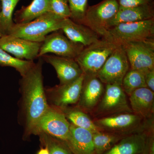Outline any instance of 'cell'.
I'll list each match as a JSON object with an SVG mask.
<instances>
[{
  "mask_svg": "<svg viewBox=\"0 0 154 154\" xmlns=\"http://www.w3.org/2000/svg\"><path fill=\"white\" fill-rule=\"evenodd\" d=\"M42 63L39 58L20 81L25 137L32 134L36 122L50 107L43 85Z\"/></svg>",
  "mask_w": 154,
  "mask_h": 154,
  "instance_id": "1",
  "label": "cell"
},
{
  "mask_svg": "<svg viewBox=\"0 0 154 154\" xmlns=\"http://www.w3.org/2000/svg\"><path fill=\"white\" fill-rule=\"evenodd\" d=\"M64 19L48 12L24 23L15 24L9 35L37 42H42L50 33L60 30Z\"/></svg>",
  "mask_w": 154,
  "mask_h": 154,
  "instance_id": "2",
  "label": "cell"
},
{
  "mask_svg": "<svg viewBox=\"0 0 154 154\" xmlns=\"http://www.w3.org/2000/svg\"><path fill=\"white\" fill-rule=\"evenodd\" d=\"M118 46L113 42L102 38L84 48L75 59L85 75H96L107 59Z\"/></svg>",
  "mask_w": 154,
  "mask_h": 154,
  "instance_id": "3",
  "label": "cell"
},
{
  "mask_svg": "<svg viewBox=\"0 0 154 154\" xmlns=\"http://www.w3.org/2000/svg\"><path fill=\"white\" fill-rule=\"evenodd\" d=\"M154 19L122 23L109 28L107 38L118 45L154 38Z\"/></svg>",
  "mask_w": 154,
  "mask_h": 154,
  "instance_id": "4",
  "label": "cell"
},
{
  "mask_svg": "<svg viewBox=\"0 0 154 154\" xmlns=\"http://www.w3.org/2000/svg\"><path fill=\"white\" fill-rule=\"evenodd\" d=\"M119 9L118 0H103L88 7L81 24L90 28L102 38H106L109 22L117 14Z\"/></svg>",
  "mask_w": 154,
  "mask_h": 154,
  "instance_id": "5",
  "label": "cell"
},
{
  "mask_svg": "<svg viewBox=\"0 0 154 154\" xmlns=\"http://www.w3.org/2000/svg\"><path fill=\"white\" fill-rule=\"evenodd\" d=\"M70 125L62 110L50 106L36 122L32 134H46L66 144L69 137Z\"/></svg>",
  "mask_w": 154,
  "mask_h": 154,
  "instance_id": "6",
  "label": "cell"
},
{
  "mask_svg": "<svg viewBox=\"0 0 154 154\" xmlns=\"http://www.w3.org/2000/svg\"><path fill=\"white\" fill-rule=\"evenodd\" d=\"M98 118L122 113H133L122 87L116 84L105 85L104 94L93 111Z\"/></svg>",
  "mask_w": 154,
  "mask_h": 154,
  "instance_id": "7",
  "label": "cell"
},
{
  "mask_svg": "<svg viewBox=\"0 0 154 154\" xmlns=\"http://www.w3.org/2000/svg\"><path fill=\"white\" fill-rule=\"evenodd\" d=\"M143 119L134 113H122L97 118L94 121L100 131L127 135L141 131L139 129Z\"/></svg>",
  "mask_w": 154,
  "mask_h": 154,
  "instance_id": "8",
  "label": "cell"
},
{
  "mask_svg": "<svg viewBox=\"0 0 154 154\" xmlns=\"http://www.w3.org/2000/svg\"><path fill=\"white\" fill-rule=\"evenodd\" d=\"M129 62L130 69L145 74L154 69V39H147L121 45Z\"/></svg>",
  "mask_w": 154,
  "mask_h": 154,
  "instance_id": "9",
  "label": "cell"
},
{
  "mask_svg": "<svg viewBox=\"0 0 154 154\" xmlns=\"http://www.w3.org/2000/svg\"><path fill=\"white\" fill-rule=\"evenodd\" d=\"M130 68L124 49L119 45L107 59L96 76L104 85L116 84L122 86L123 78Z\"/></svg>",
  "mask_w": 154,
  "mask_h": 154,
  "instance_id": "10",
  "label": "cell"
},
{
  "mask_svg": "<svg viewBox=\"0 0 154 154\" xmlns=\"http://www.w3.org/2000/svg\"><path fill=\"white\" fill-rule=\"evenodd\" d=\"M85 75L83 74L73 82L60 84L52 88L45 89L48 102L49 106L60 110L77 105L81 94Z\"/></svg>",
  "mask_w": 154,
  "mask_h": 154,
  "instance_id": "11",
  "label": "cell"
},
{
  "mask_svg": "<svg viewBox=\"0 0 154 154\" xmlns=\"http://www.w3.org/2000/svg\"><path fill=\"white\" fill-rule=\"evenodd\" d=\"M58 31L46 36L42 43L38 58L52 53L58 56L75 58L84 49L83 45L72 41Z\"/></svg>",
  "mask_w": 154,
  "mask_h": 154,
  "instance_id": "12",
  "label": "cell"
},
{
  "mask_svg": "<svg viewBox=\"0 0 154 154\" xmlns=\"http://www.w3.org/2000/svg\"><path fill=\"white\" fill-rule=\"evenodd\" d=\"M42 42H37L11 36L3 35L0 38V48L17 58L33 61L38 58Z\"/></svg>",
  "mask_w": 154,
  "mask_h": 154,
  "instance_id": "13",
  "label": "cell"
},
{
  "mask_svg": "<svg viewBox=\"0 0 154 154\" xmlns=\"http://www.w3.org/2000/svg\"><path fill=\"white\" fill-rule=\"evenodd\" d=\"M105 88L97 76L85 75L77 107L86 113L93 111L102 99Z\"/></svg>",
  "mask_w": 154,
  "mask_h": 154,
  "instance_id": "14",
  "label": "cell"
},
{
  "mask_svg": "<svg viewBox=\"0 0 154 154\" xmlns=\"http://www.w3.org/2000/svg\"><path fill=\"white\" fill-rule=\"evenodd\" d=\"M40 57L54 68L61 85L73 82L83 74L75 58L48 54Z\"/></svg>",
  "mask_w": 154,
  "mask_h": 154,
  "instance_id": "15",
  "label": "cell"
},
{
  "mask_svg": "<svg viewBox=\"0 0 154 154\" xmlns=\"http://www.w3.org/2000/svg\"><path fill=\"white\" fill-rule=\"evenodd\" d=\"M149 131H140L127 135L102 154H143L145 152L150 135Z\"/></svg>",
  "mask_w": 154,
  "mask_h": 154,
  "instance_id": "16",
  "label": "cell"
},
{
  "mask_svg": "<svg viewBox=\"0 0 154 154\" xmlns=\"http://www.w3.org/2000/svg\"><path fill=\"white\" fill-rule=\"evenodd\" d=\"M60 30L70 40L85 47L102 38L85 25L75 22L70 18L64 19Z\"/></svg>",
  "mask_w": 154,
  "mask_h": 154,
  "instance_id": "17",
  "label": "cell"
},
{
  "mask_svg": "<svg viewBox=\"0 0 154 154\" xmlns=\"http://www.w3.org/2000/svg\"><path fill=\"white\" fill-rule=\"evenodd\" d=\"M154 19L153 3L135 7H119L117 14L110 21L109 28L122 23H132Z\"/></svg>",
  "mask_w": 154,
  "mask_h": 154,
  "instance_id": "18",
  "label": "cell"
},
{
  "mask_svg": "<svg viewBox=\"0 0 154 154\" xmlns=\"http://www.w3.org/2000/svg\"><path fill=\"white\" fill-rule=\"evenodd\" d=\"M129 97L130 105L132 112L144 119L153 116L154 92L148 88H139L131 93Z\"/></svg>",
  "mask_w": 154,
  "mask_h": 154,
  "instance_id": "19",
  "label": "cell"
},
{
  "mask_svg": "<svg viewBox=\"0 0 154 154\" xmlns=\"http://www.w3.org/2000/svg\"><path fill=\"white\" fill-rule=\"evenodd\" d=\"M66 144L73 154H95L93 133L71 123Z\"/></svg>",
  "mask_w": 154,
  "mask_h": 154,
  "instance_id": "20",
  "label": "cell"
},
{
  "mask_svg": "<svg viewBox=\"0 0 154 154\" xmlns=\"http://www.w3.org/2000/svg\"><path fill=\"white\" fill-rule=\"evenodd\" d=\"M69 122L75 126L88 130L92 133L100 131L94 121L90 118L86 112L79 107H70L61 110Z\"/></svg>",
  "mask_w": 154,
  "mask_h": 154,
  "instance_id": "21",
  "label": "cell"
},
{
  "mask_svg": "<svg viewBox=\"0 0 154 154\" xmlns=\"http://www.w3.org/2000/svg\"><path fill=\"white\" fill-rule=\"evenodd\" d=\"M50 0H33L19 14L17 23L30 22L43 14L49 12Z\"/></svg>",
  "mask_w": 154,
  "mask_h": 154,
  "instance_id": "22",
  "label": "cell"
},
{
  "mask_svg": "<svg viewBox=\"0 0 154 154\" xmlns=\"http://www.w3.org/2000/svg\"><path fill=\"white\" fill-rule=\"evenodd\" d=\"M125 136L102 131L93 133L95 154L104 153Z\"/></svg>",
  "mask_w": 154,
  "mask_h": 154,
  "instance_id": "23",
  "label": "cell"
},
{
  "mask_svg": "<svg viewBox=\"0 0 154 154\" xmlns=\"http://www.w3.org/2000/svg\"><path fill=\"white\" fill-rule=\"evenodd\" d=\"M20 0H1L0 11V31L3 35H8L15 24L13 22V12Z\"/></svg>",
  "mask_w": 154,
  "mask_h": 154,
  "instance_id": "24",
  "label": "cell"
},
{
  "mask_svg": "<svg viewBox=\"0 0 154 154\" xmlns=\"http://www.w3.org/2000/svg\"><path fill=\"white\" fill-rule=\"evenodd\" d=\"M122 87L128 96L139 88H147L142 72L130 68L122 80Z\"/></svg>",
  "mask_w": 154,
  "mask_h": 154,
  "instance_id": "25",
  "label": "cell"
},
{
  "mask_svg": "<svg viewBox=\"0 0 154 154\" xmlns=\"http://www.w3.org/2000/svg\"><path fill=\"white\" fill-rule=\"evenodd\" d=\"M34 64L33 61L23 60L14 57L0 48V65L14 68L22 76L27 73Z\"/></svg>",
  "mask_w": 154,
  "mask_h": 154,
  "instance_id": "26",
  "label": "cell"
},
{
  "mask_svg": "<svg viewBox=\"0 0 154 154\" xmlns=\"http://www.w3.org/2000/svg\"><path fill=\"white\" fill-rule=\"evenodd\" d=\"M38 135L42 144L48 149L50 154H73L64 142L42 133Z\"/></svg>",
  "mask_w": 154,
  "mask_h": 154,
  "instance_id": "27",
  "label": "cell"
},
{
  "mask_svg": "<svg viewBox=\"0 0 154 154\" xmlns=\"http://www.w3.org/2000/svg\"><path fill=\"white\" fill-rule=\"evenodd\" d=\"M70 12V19L82 23L88 8V0H67Z\"/></svg>",
  "mask_w": 154,
  "mask_h": 154,
  "instance_id": "28",
  "label": "cell"
},
{
  "mask_svg": "<svg viewBox=\"0 0 154 154\" xmlns=\"http://www.w3.org/2000/svg\"><path fill=\"white\" fill-rule=\"evenodd\" d=\"M49 12L60 19L70 18V12L67 0H50Z\"/></svg>",
  "mask_w": 154,
  "mask_h": 154,
  "instance_id": "29",
  "label": "cell"
},
{
  "mask_svg": "<svg viewBox=\"0 0 154 154\" xmlns=\"http://www.w3.org/2000/svg\"><path fill=\"white\" fill-rule=\"evenodd\" d=\"M119 7L128 8L153 3V0H118Z\"/></svg>",
  "mask_w": 154,
  "mask_h": 154,
  "instance_id": "30",
  "label": "cell"
},
{
  "mask_svg": "<svg viewBox=\"0 0 154 154\" xmlns=\"http://www.w3.org/2000/svg\"><path fill=\"white\" fill-rule=\"evenodd\" d=\"M144 78L147 87L154 92V69L146 72Z\"/></svg>",
  "mask_w": 154,
  "mask_h": 154,
  "instance_id": "31",
  "label": "cell"
},
{
  "mask_svg": "<svg viewBox=\"0 0 154 154\" xmlns=\"http://www.w3.org/2000/svg\"><path fill=\"white\" fill-rule=\"evenodd\" d=\"M37 154H50L49 150L46 147L43 146L40 149Z\"/></svg>",
  "mask_w": 154,
  "mask_h": 154,
  "instance_id": "32",
  "label": "cell"
},
{
  "mask_svg": "<svg viewBox=\"0 0 154 154\" xmlns=\"http://www.w3.org/2000/svg\"><path fill=\"white\" fill-rule=\"evenodd\" d=\"M2 36H3L2 34V33H1V31H0V38H1V37H2Z\"/></svg>",
  "mask_w": 154,
  "mask_h": 154,
  "instance_id": "33",
  "label": "cell"
},
{
  "mask_svg": "<svg viewBox=\"0 0 154 154\" xmlns=\"http://www.w3.org/2000/svg\"><path fill=\"white\" fill-rule=\"evenodd\" d=\"M143 154H145L144 153Z\"/></svg>",
  "mask_w": 154,
  "mask_h": 154,
  "instance_id": "34",
  "label": "cell"
},
{
  "mask_svg": "<svg viewBox=\"0 0 154 154\" xmlns=\"http://www.w3.org/2000/svg\"><path fill=\"white\" fill-rule=\"evenodd\" d=\"M0 1H1V0H0Z\"/></svg>",
  "mask_w": 154,
  "mask_h": 154,
  "instance_id": "35",
  "label": "cell"
}]
</instances>
